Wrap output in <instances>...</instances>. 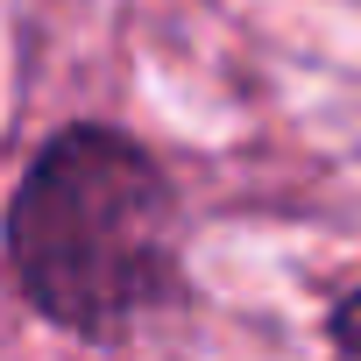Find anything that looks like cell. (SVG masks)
<instances>
[{"instance_id": "6da1fadb", "label": "cell", "mask_w": 361, "mask_h": 361, "mask_svg": "<svg viewBox=\"0 0 361 361\" xmlns=\"http://www.w3.org/2000/svg\"><path fill=\"white\" fill-rule=\"evenodd\" d=\"M29 305L71 333H121L177 283V206L163 170L114 128L57 135L8 213Z\"/></svg>"}, {"instance_id": "7a4b0ae2", "label": "cell", "mask_w": 361, "mask_h": 361, "mask_svg": "<svg viewBox=\"0 0 361 361\" xmlns=\"http://www.w3.org/2000/svg\"><path fill=\"white\" fill-rule=\"evenodd\" d=\"M333 340H340V354H347V361H361V290L333 312Z\"/></svg>"}]
</instances>
